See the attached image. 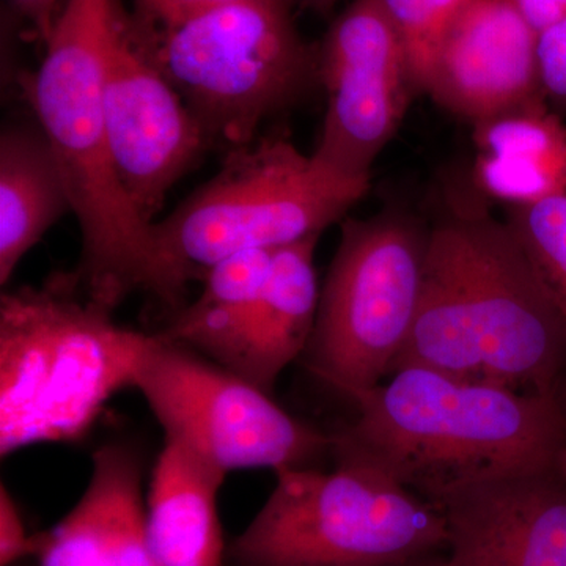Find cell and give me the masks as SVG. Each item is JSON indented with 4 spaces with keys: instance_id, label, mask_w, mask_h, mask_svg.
I'll use <instances>...</instances> for the list:
<instances>
[{
    "instance_id": "1",
    "label": "cell",
    "mask_w": 566,
    "mask_h": 566,
    "mask_svg": "<svg viewBox=\"0 0 566 566\" xmlns=\"http://www.w3.org/2000/svg\"><path fill=\"white\" fill-rule=\"evenodd\" d=\"M490 205L472 182L442 186L428 219L419 308L390 375L423 367L556 394L566 375V322Z\"/></svg>"
},
{
    "instance_id": "2",
    "label": "cell",
    "mask_w": 566,
    "mask_h": 566,
    "mask_svg": "<svg viewBox=\"0 0 566 566\" xmlns=\"http://www.w3.org/2000/svg\"><path fill=\"white\" fill-rule=\"evenodd\" d=\"M333 434L335 460L359 461L434 505L515 469L558 465L566 422L556 394H521L423 367L395 371Z\"/></svg>"
},
{
    "instance_id": "3",
    "label": "cell",
    "mask_w": 566,
    "mask_h": 566,
    "mask_svg": "<svg viewBox=\"0 0 566 566\" xmlns=\"http://www.w3.org/2000/svg\"><path fill=\"white\" fill-rule=\"evenodd\" d=\"M120 22L115 0H65L28 87L80 222L81 262L71 277L112 311L134 290L148 292L151 279V223L123 191L104 117V77Z\"/></svg>"
},
{
    "instance_id": "4",
    "label": "cell",
    "mask_w": 566,
    "mask_h": 566,
    "mask_svg": "<svg viewBox=\"0 0 566 566\" xmlns=\"http://www.w3.org/2000/svg\"><path fill=\"white\" fill-rule=\"evenodd\" d=\"M114 311L71 274L0 297V455L81 441L114 395L133 387L151 334L115 322Z\"/></svg>"
},
{
    "instance_id": "5",
    "label": "cell",
    "mask_w": 566,
    "mask_h": 566,
    "mask_svg": "<svg viewBox=\"0 0 566 566\" xmlns=\"http://www.w3.org/2000/svg\"><path fill=\"white\" fill-rule=\"evenodd\" d=\"M285 137L227 151L221 170L150 227L148 292L175 312L193 279L227 256L322 237L370 191Z\"/></svg>"
},
{
    "instance_id": "6",
    "label": "cell",
    "mask_w": 566,
    "mask_h": 566,
    "mask_svg": "<svg viewBox=\"0 0 566 566\" xmlns=\"http://www.w3.org/2000/svg\"><path fill=\"white\" fill-rule=\"evenodd\" d=\"M125 22L210 145L251 144L263 122L318 84V52L297 32L289 0H237L158 28Z\"/></svg>"
},
{
    "instance_id": "7",
    "label": "cell",
    "mask_w": 566,
    "mask_h": 566,
    "mask_svg": "<svg viewBox=\"0 0 566 566\" xmlns=\"http://www.w3.org/2000/svg\"><path fill=\"white\" fill-rule=\"evenodd\" d=\"M262 510L230 546L238 566H381L446 553L444 517L385 472L335 460L275 472Z\"/></svg>"
},
{
    "instance_id": "8",
    "label": "cell",
    "mask_w": 566,
    "mask_h": 566,
    "mask_svg": "<svg viewBox=\"0 0 566 566\" xmlns=\"http://www.w3.org/2000/svg\"><path fill=\"white\" fill-rule=\"evenodd\" d=\"M427 243L428 219L405 208L342 221L314 334L301 359L353 403L385 381L411 334Z\"/></svg>"
},
{
    "instance_id": "9",
    "label": "cell",
    "mask_w": 566,
    "mask_h": 566,
    "mask_svg": "<svg viewBox=\"0 0 566 566\" xmlns=\"http://www.w3.org/2000/svg\"><path fill=\"white\" fill-rule=\"evenodd\" d=\"M133 387L166 439L226 474L305 468L333 449V434L301 422L243 376L159 333L142 352Z\"/></svg>"
},
{
    "instance_id": "10",
    "label": "cell",
    "mask_w": 566,
    "mask_h": 566,
    "mask_svg": "<svg viewBox=\"0 0 566 566\" xmlns=\"http://www.w3.org/2000/svg\"><path fill=\"white\" fill-rule=\"evenodd\" d=\"M316 52L327 106L312 155L345 177L370 180L376 159L419 96L403 44L378 0H354Z\"/></svg>"
},
{
    "instance_id": "11",
    "label": "cell",
    "mask_w": 566,
    "mask_h": 566,
    "mask_svg": "<svg viewBox=\"0 0 566 566\" xmlns=\"http://www.w3.org/2000/svg\"><path fill=\"white\" fill-rule=\"evenodd\" d=\"M104 117L123 191L153 223L167 193L210 142L172 84L134 43L123 14L107 59Z\"/></svg>"
},
{
    "instance_id": "12",
    "label": "cell",
    "mask_w": 566,
    "mask_h": 566,
    "mask_svg": "<svg viewBox=\"0 0 566 566\" xmlns=\"http://www.w3.org/2000/svg\"><path fill=\"white\" fill-rule=\"evenodd\" d=\"M446 566H566V480L558 465L515 469L450 491Z\"/></svg>"
},
{
    "instance_id": "13",
    "label": "cell",
    "mask_w": 566,
    "mask_h": 566,
    "mask_svg": "<svg viewBox=\"0 0 566 566\" xmlns=\"http://www.w3.org/2000/svg\"><path fill=\"white\" fill-rule=\"evenodd\" d=\"M424 95L472 125L546 102L538 33L509 0H472L447 31Z\"/></svg>"
},
{
    "instance_id": "14",
    "label": "cell",
    "mask_w": 566,
    "mask_h": 566,
    "mask_svg": "<svg viewBox=\"0 0 566 566\" xmlns=\"http://www.w3.org/2000/svg\"><path fill=\"white\" fill-rule=\"evenodd\" d=\"M40 566H161L144 497V460L128 442L93 453L84 494L69 515L39 534Z\"/></svg>"
},
{
    "instance_id": "15",
    "label": "cell",
    "mask_w": 566,
    "mask_h": 566,
    "mask_svg": "<svg viewBox=\"0 0 566 566\" xmlns=\"http://www.w3.org/2000/svg\"><path fill=\"white\" fill-rule=\"evenodd\" d=\"M472 186L488 202L521 207L566 193V125L546 102L474 125Z\"/></svg>"
},
{
    "instance_id": "16",
    "label": "cell",
    "mask_w": 566,
    "mask_h": 566,
    "mask_svg": "<svg viewBox=\"0 0 566 566\" xmlns=\"http://www.w3.org/2000/svg\"><path fill=\"white\" fill-rule=\"evenodd\" d=\"M226 472L166 439L147 495L148 535L161 566H222L218 495Z\"/></svg>"
},
{
    "instance_id": "17",
    "label": "cell",
    "mask_w": 566,
    "mask_h": 566,
    "mask_svg": "<svg viewBox=\"0 0 566 566\" xmlns=\"http://www.w3.org/2000/svg\"><path fill=\"white\" fill-rule=\"evenodd\" d=\"M319 237L277 249L270 279L230 370L271 394L279 376L303 357L318 314L315 251Z\"/></svg>"
},
{
    "instance_id": "18",
    "label": "cell",
    "mask_w": 566,
    "mask_h": 566,
    "mask_svg": "<svg viewBox=\"0 0 566 566\" xmlns=\"http://www.w3.org/2000/svg\"><path fill=\"white\" fill-rule=\"evenodd\" d=\"M69 191L50 142L35 123H11L0 136V283L65 212Z\"/></svg>"
},
{
    "instance_id": "19",
    "label": "cell",
    "mask_w": 566,
    "mask_h": 566,
    "mask_svg": "<svg viewBox=\"0 0 566 566\" xmlns=\"http://www.w3.org/2000/svg\"><path fill=\"white\" fill-rule=\"evenodd\" d=\"M277 249L234 253L208 268L202 292L175 312L163 337L232 368L255 305L270 279Z\"/></svg>"
},
{
    "instance_id": "20",
    "label": "cell",
    "mask_w": 566,
    "mask_h": 566,
    "mask_svg": "<svg viewBox=\"0 0 566 566\" xmlns=\"http://www.w3.org/2000/svg\"><path fill=\"white\" fill-rule=\"evenodd\" d=\"M504 221L566 322V193L506 207Z\"/></svg>"
},
{
    "instance_id": "21",
    "label": "cell",
    "mask_w": 566,
    "mask_h": 566,
    "mask_svg": "<svg viewBox=\"0 0 566 566\" xmlns=\"http://www.w3.org/2000/svg\"><path fill=\"white\" fill-rule=\"evenodd\" d=\"M398 39L417 95H424L436 54L450 25L472 0H378Z\"/></svg>"
},
{
    "instance_id": "22",
    "label": "cell",
    "mask_w": 566,
    "mask_h": 566,
    "mask_svg": "<svg viewBox=\"0 0 566 566\" xmlns=\"http://www.w3.org/2000/svg\"><path fill=\"white\" fill-rule=\"evenodd\" d=\"M538 69L551 109L566 112V17L538 33Z\"/></svg>"
},
{
    "instance_id": "23",
    "label": "cell",
    "mask_w": 566,
    "mask_h": 566,
    "mask_svg": "<svg viewBox=\"0 0 566 566\" xmlns=\"http://www.w3.org/2000/svg\"><path fill=\"white\" fill-rule=\"evenodd\" d=\"M39 534L29 535L17 501L9 488L0 486V566H17L29 556H36Z\"/></svg>"
},
{
    "instance_id": "24",
    "label": "cell",
    "mask_w": 566,
    "mask_h": 566,
    "mask_svg": "<svg viewBox=\"0 0 566 566\" xmlns=\"http://www.w3.org/2000/svg\"><path fill=\"white\" fill-rule=\"evenodd\" d=\"M134 13L128 20L144 28L172 24L199 11L214 9L237 0H133Z\"/></svg>"
},
{
    "instance_id": "25",
    "label": "cell",
    "mask_w": 566,
    "mask_h": 566,
    "mask_svg": "<svg viewBox=\"0 0 566 566\" xmlns=\"http://www.w3.org/2000/svg\"><path fill=\"white\" fill-rule=\"evenodd\" d=\"M14 11L31 24L33 31L46 43L65 0H9Z\"/></svg>"
},
{
    "instance_id": "26",
    "label": "cell",
    "mask_w": 566,
    "mask_h": 566,
    "mask_svg": "<svg viewBox=\"0 0 566 566\" xmlns=\"http://www.w3.org/2000/svg\"><path fill=\"white\" fill-rule=\"evenodd\" d=\"M536 33L566 17V0H509Z\"/></svg>"
},
{
    "instance_id": "27",
    "label": "cell",
    "mask_w": 566,
    "mask_h": 566,
    "mask_svg": "<svg viewBox=\"0 0 566 566\" xmlns=\"http://www.w3.org/2000/svg\"><path fill=\"white\" fill-rule=\"evenodd\" d=\"M381 566H446V553L431 554V556L417 557L411 558V560Z\"/></svg>"
},
{
    "instance_id": "28",
    "label": "cell",
    "mask_w": 566,
    "mask_h": 566,
    "mask_svg": "<svg viewBox=\"0 0 566 566\" xmlns=\"http://www.w3.org/2000/svg\"><path fill=\"white\" fill-rule=\"evenodd\" d=\"M556 397L558 403H560L562 412H564L566 422V375L564 376V378H562V381L558 382L556 389ZM558 471H560L562 476H564V479L566 480V442L564 452H562L560 455V460H558Z\"/></svg>"
},
{
    "instance_id": "29",
    "label": "cell",
    "mask_w": 566,
    "mask_h": 566,
    "mask_svg": "<svg viewBox=\"0 0 566 566\" xmlns=\"http://www.w3.org/2000/svg\"><path fill=\"white\" fill-rule=\"evenodd\" d=\"M297 2L315 13L327 14L337 6L338 0H297Z\"/></svg>"
}]
</instances>
